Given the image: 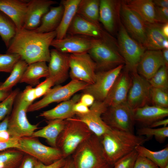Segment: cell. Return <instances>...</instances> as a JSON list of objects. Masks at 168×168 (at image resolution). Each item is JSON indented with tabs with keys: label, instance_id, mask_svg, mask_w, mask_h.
<instances>
[{
	"label": "cell",
	"instance_id": "cell-1",
	"mask_svg": "<svg viewBox=\"0 0 168 168\" xmlns=\"http://www.w3.org/2000/svg\"><path fill=\"white\" fill-rule=\"evenodd\" d=\"M56 30L40 33L22 29L17 30L7 48L6 53L19 55L28 64L40 61L49 62V49L56 36Z\"/></svg>",
	"mask_w": 168,
	"mask_h": 168
},
{
	"label": "cell",
	"instance_id": "cell-2",
	"mask_svg": "<svg viewBox=\"0 0 168 168\" xmlns=\"http://www.w3.org/2000/svg\"><path fill=\"white\" fill-rule=\"evenodd\" d=\"M99 138L105 158L112 167L118 160L148 139L133 133L112 129Z\"/></svg>",
	"mask_w": 168,
	"mask_h": 168
},
{
	"label": "cell",
	"instance_id": "cell-3",
	"mask_svg": "<svg viewBox=\"0 0 168 168\" xmlns=\"http://www.w3.org/2000/svg\"><path fill=\"white\" fill-rule=\"evenodd\" d=\"M75 168H112L104 156L100 138L93 134L71 156Z\"/></svg>",
	"mask_w": 168,
	"mask_h": 168
},
{
	"label": "cell",
	"instance_id": "cell-4",
	"mask_svg": "<svg viewBox=\"0 0 168 168\" xmlns=\"http://www.w3.org/2000/svg\"><path fill=\"white\" fill-rule=\"evenodd\" d=\"M88 53L96 63V70L98 71L108 70L120 65L125 64L114 39L92 38L91 47Z\"/></svg>",
	"mask_w": 168,
	"mask_h": 168
},
{
	"label": "cell",
	"instance_id": "cell-5",
	"mask_svg": "<svg viewBox=\"0 0 168 168\" xmlns=\"http://www.w3.org/2000/svg\"><path fill=\"white\" fill-rule=\"evenodd\" d=\"M65 120L56 143L57 147L65 159L71 156L77 147L93 134L84 123L75 116Z\"/></svg>",
	"mask_w": 168,
	"mask_h": 168
},
{
	"label": "cell",
	"instance_id": "cell-6",
	"mask_svg": "<svg viewBox=\"0 0 168 168\" xmlns=\"http://www.w3.org/2000/svg\"><path fill=\"white\" fill-rule=\"evenodd\" d=\"M119 25L118 46L125 61V69L131 73L137 72L138 63L146 49L129 35L121 21Z\"/></svg>",
	"mask_w": 168,
	"mask_h": 168
},
{
	"label": "cell",
	"instance_id": "cell-7",
	"mask_svg": "<svg viewBox=\"0 0 168 168\" xmlns=\"http://www.w3.org/2000/svg\"><path fill=\"white\" fill-rule=\"evenodd\" d=\"M30 105L25 102L19 93L14 102L11 114L9 116L8 130L12 138L31 137L38 124H32L28 120L26 112Z\"/></svg>",
	"mask_w": 168,
	"mask_h": 168
},
{
	"label": "cell",
	"instance_id": "cell-8",
	"mask_svg": "<svg viewBox=\"0 0 168 168\" xmlns=\"http://www.w3.org/2000/svg\"><path fill=\"white\" fill-rule=\"evenodd\" d=\"M89 85L82 81L72 80L65 85L56 86L50 89L41 99L31 105L27 112L37 111L53 103L69 100L77 92L83 91Z\"/></svg>",
	"mask_w": 168,
	"mask_h": 168
},
{
	"label": "cell",
	"instance_id": "cell-9",
	"mask_svg": "<svg viewBox=\"0 0 168 168\" xmlns=\"http://www.w3.org/2000/svg\"><path fill=\"white\" fill-rule=\"evenodd\" d=\"M18 150L29 155L46 165L64 158L61 151L57 148L46 146L36 137H22L19 138Z\"/></svg>",
	"mask_w": 168,
	"mask_h": 168
},
{
	"label": "cell",
	"instance_id": "cell-10",
	"mask_svg": "<svg viewBox=\"0 0 168 168\" xmlns=\"http://www.w3.org/2000/svg\"><path fill=\"white\" fill-rule=\"evenodd\" d=\"M101 118L112 129L133 133V110L126 102L108 107Z\"/></svg>",
	"mask_w": 168,
	"mask_h": 168
},
{
	"label": "cell",
	"instance_id": "cell-11",
	"mask_svg": "<svg viewBox=\"0 0 168 168\" xmlns=\"http://www.w3.org/2000/svg\"><path fill=\"white\" fill-rule=\"evenodd\" d=\"M69 74L72 80L93 84L95 80L96 65L88 53L70 54Z\"/></svg>",
	"mask_w": 168,
	"mask_h": 168
},
{
	"label": "cell",
	"instance_id": "cell-12",
	"mask_svg": "<svg viewBox=\"0 0 168 168\" xmlns=\"http://www.w3.org/2000/svg\"><path fill=\"white\" fill-rule=\"evenodd\" d=\"M124 67L122 64L108 70L96 72L94 83L89 84L83 90L84 93L91 95L96 101H103Z\"/></svg>",
	"mask_w": 168,
	"mask_h": 168
},
{
	"label": "cell",
	"instance_id": "cell-13",
	"mask_svg": "<svg viewBox=\"0 0 168 168\" xmlns=\"http://www.w3.org/2000/svg\"><path fill=\"white\" fill-rule=\"evenodd\" d=\"M132 83L126 103L132 110L143 107L150 102V91L152 86L148 81L137 72L131 73Z\"/></svg>",
	"mask_w": 168,
	"mask_h": 168
},
{
	"label": "cell",
	"instance_id": "cell-14",
	"mask_svg": "<svg viewBox=\"0 0 168 168\" xmlns=\"http://www.w3.org/2000/svg\"><path fill=\"white\" fill-rule=\"evenodd\" d=\"M107 107L103 101L95 100L89 108L90 111L88 113L76 114L75 117L84 123L93 134L100 137L111 129L101 118L102 114Z\"/></svg>",
	"mask_w": 168,
	"mask_h": 168
},
{
	"label": "cell",
	"instance_id": "cell-15",
	"mask_svg": "<svg viewBox=\"0 0 168 168\" xmlns=\"http://www.w3.org/2000/svg\"><path fill=\"white\" fill-rule=\"evenodd\" d=\"M120 14L122 23L133 39L143 45L145 39L146 23L121 1Z\"/></svg>",
	"mask_w": 168,
	"mask_h": 168
},
{
	"label": "cell",
	"instance_id": "cell-16",
	"mask_svg": "<svg viewBox=\"0 0 168 168\" xmlns=\"http://www.w3.org/2000/svg\"><path fill=\"white\" fill-rule=\"evenodd\" d=\"M92 38L78 35H69L61 39H54L50 46L64 53L70 54L88 53Z\"/></svg>",
	"mask_w": 168,
	"mask_h": 168
},
{
	"label": "cell",
	"instance_id": "cell-17",
	"mask_svg": "<svg viewBox=\"0 0 168 168\" xmlns=\"http://www.w3.org/2000/svg\"><path fill=\"white\" fill-rule=\"evenodd\" d=\"M132 83L131 74L125 69L117 78L104 103L108 107L126 103Z\"/></svg>",
	"mask_w": 168,
	"mask_h": 168
},
{
	"label": "cell",
	"instance_id": "cell-18",
	"mask_svg": "<svg viewBox=\"0 0 168 168\" xmlns=\"http://www.w3.org/2000/svg\"><path fill=\"white\" fill-rule=\"evenodd\" d=\"M71 35H78L91 38L111 39H114L105 31L100 25L86 20L76 14L67 32Z\"/></svg>",
	"mask_w": 168,
	"mask_h": 168
},
{
	"label": "cell",
	"instance_id": "cell-19",
	"mask_svg": "<svg viewBox=\"0 0 168 168\" xmlns=\"http://www.w3.org/2000/svg\"><path fill=\"white\" fill-rule=\"evenodd\" d=\"M70 54L62 53L54 49L50 50L48 66L49 76L55 84L64 82L69 76Z\"/></svg>",
	"mask_w": 168,
	"mask_h": 168
},
{
	"label": "cell",
	"instance_id": "cell-20",
	"mask_svg": "<svg viewBox=\"0 0 168 168\" xmlns=\"http://www.w3.org/2000/svg\"><path fill=\"white\" fill-rule=\"evenodd\" d=\"M121 2L114 0H100L99 21L109 33L115 31L119 18Z\"/></svg>",
	"mask_w": 168,
	"mask_h": 168
},
{
	"label": "cell",
	"instance_id": "cell-21",
	"mask_svg": "<svg viewBox=\"0 0 168 168\" xmlns=\"http://www.w3.org/2000/svg\"><path fill=\"white\" fill-rule=\"evenodd\" d=\"M56 2L51 0L29 1L23 28L34 30L40 25L43 16Z\"/></svg>",
	"mask_w": 168,
	"mask_h": 168
},
{
	"label": "cell",
	"instance_id": "cell-22",
	"mask_svg": "<svg viewBox=\"0 0 168 168\" xmlns=\"http://www.w3.org/2000/svg\"><path fill=\"white\" fill-rule=\"evenodd\" d=\"M165 65L161 50H146L138 65V73L149 80L162 66Z\"/></svg>",
	"mask_w": 168,
	"mask_h": 168
},
{
	"label": "cell",
	"instance_id": "cell-23",
	"mask_svg": "<svg viewBox=\"0 0 168 168\" xmlns=\"http://www.w3.org/2000/svg\"><path fill=\"white\" fill-rule=\"evenodd\" d=\"M29 1L0 0V11L15 24L17 31L23 29Z\"/></svg>",
	"mask_w": 168,
	"mask_h": 168
},
{
	"label": "cell",
	"instance_id": "cell-24",
	"mask_svg": "<svg viewBox=\"0 0 168 168\" xmlns=\"http://www.w3.org/2000/svg\"><path fill=\"white\" fill-rule=\"evenodd\" d=\"M135 122L145 126H149L153 122L168 116V108L147 105L133 110Z\"/></svg>",
	"mask_w": 168,
	"mask_h": 168
},
{
	"label": "cell",
	"instance_id": "cell-25",
	"mask_svg": "<svg viewBox=\"0 0 168 168\" xmlns=\"http://www.w3.org/2000/svg\"><path fill=\"white\" fill-rule=\"evenodd\" d=\"M81 95L76 94L68 100L62 102L50 110L43 111L40 114L46 119L66 120L74 117L76 115L73 110L74 105L79 101Z\"/></svg>",
	"mask_w": 168,
	"mask_h": 168
},
{
	"label": "cell",
	"instance_id": "cell-26",
	"mask_svg": "<svg viewBox=\"0 0 168 168\" xmlns=\"http://www.w3.org/2000/svg\"><path fill=\"white\" fill-rule=\"evenodd\" d=\"M161 25L146 23L145 41L142 45L147 50H161L168 48V38L163 35Z\"/></svg>",
	"mask_w": 168,
	"mask_h": 168
},
{
	"label": "cell",
	"instance_id": "cell-27",
	"mask_svg": "<svg viewBox=\"0 0 168 168\" xmlns=\"http://www.w3.org/2000/svg\"><path fill=\"white\" fill-rule=\"evenodd\" d=\"M81 0H62L61 2L64 10L60 24L56 30L55 39H61L67 35L68 29L77 14L78 4Z\"/></svg>",
	"mask_w": 168,
	"mask_h": 168
},
{
	"label": "cell",
	"instance_id": "cell-28",
	"mask_svg": "<svg viewBox=\"0 0 168 168\" xmlns=\"http://www.w3.org/2000/svg\"><path fill=\"white\" fill-rule=\"evenodd\" d=\"M123 2L146 23H156L155 5L152 0H126Z\"/></svg>",
	"mask_w": 168,
	"mask_h": 168
},
{
	"label": "cell",
	"instance_id": "cell-29",
	"mask_svg": "<svg viewBox=\"0 0 168 168\" xmlns=\"http://www.w3.org/2000/svg\"><path fill=\"white\" fill-rule=\"evenodd\" d=\"M63 10V7L61 3L58 6L51 7L42 17L39 26L34 30L40 33L55 31L61 22Z\"/></svg>",
	"mask_w": 168,
	"mask_h": 168
},
{
	"label": "cell",
	"instance_id": "cell-30",
	"mask_svg": "<svg viewBox=\"0 0 168 168\" xmlns=\"http://www.w3.org/2000/svg\"><path fill=\"white\" fill-rule=\"evenodd\" d=\"M48 121L46 126L35 131L32 136L44 138L51 147H57V140L64 128L66 120L54 119Z\"/></svg>",
	"mask_w": 168,
	"mask_h": 168
},
{
	"label": "cell",
	"instance_id": "cell-31",
	"mask_svg": "<svg viewBox=\"0 0 168 168\" xmlns=\"http://www.w3.org/2000/svg\"><path fill=\"white\" fill-rule=\"evenodd\" d=\"M49 72L46 62L40 61L28 64L20 82H24L31 86L37 85L42 77H48Z\"/></svg>",
	"mask_w": 168,
	"mask_h": 168
},
{
	"label": "cell",
	"instance_id": "cell-32",
	"mask_svg": "<svg viewBox=\"0 0 168 168\" xmlns=\"http://www.w3.org/2000/svg\"><path fill=\"white\" fill-rule=\"evenodd\" d=\"M100 3L99 0H81L77 14L91 22L100 24Z\"/></svg>",
	"mask_w": 168,
	"mask_h": 168
},
{
	"label": "cell",
	"instance_id": "cell-33",
	"mask_svg": "<svg viewBox=\"0 0 168 168\" xmlns=\"http://www.w3.org/2000/svg\"><path fill=\"white\" fill-rule=\"evenodd\" d=\"M135 150L138 155L148 159L159 168H163L168 165V146L160 150L154 151L139 145L135 147Z\"/></svg>",
	"mask_w": 168,
	"mask_h": 168
},
{
	"label": "cell",
	"instance_id": "cell-34",
	"mask_svg": "<svg viewBox=\"0 0 168 168\" xmlns=\"http://www.w3.org/2000/svg\"><path fill=\"white\" fill-rule=\"evenodd\" d=\"M25 154L14 148L0 152V168H17Z\"/></svg>",
	"mask_w": 168,
	"mask_h": 168
},
{
	"label": "cell",
	"instance_id": "cell-35",
	"mask_svg": "<svg viewBox=\"0 0 168 168\" xmlns=\"http://www.w3.org/2000/svg\"><path fill=\"white\" fill-rule=\"evenodd\" d=\"M28 65L25 61L20 59L14 67L8 77L0 84V89L11 91L12 88L20 82Z\"/></svg>",
	"mask_w": 168,
	"mask_h": 168
},
{
	"label": "cell",
	"instance_id": "cell-36",
	"mask_svg": "<svg viewBox=\"0 0 168 168\" xmlns=\"http://www.w3.org/2000/svg\"><path fill=\"white\" fill-rule=\"evenodd\" d=\"M17 31L12 20L0 11V36L7 48Z\"/></svg>",
	"mask_w": 168,
	"mask_h": 168
},
{
	"label": "cell",
	"instance_id": "cell-37",
	"mask_svg": "<svg viewBox=\"0 0 168 168\" xmlns=\"http://www.w3.org/2000/svg\"><path fill=\"white\" fill-rule=\"evenodd\" d=\"M168 68L165 65L161 67L148 81L153 87L159 88L168 91Z\"/></svg>",
	"mask_w": 168,
	"mask_h": 168
},
{
	"label": "cell",
	"instance_id": "cell-38",
	"mask_svg": "<svg viewBox=\"0 0 168 168\" xmlns=\"http://www.w3.org/2000/svg\"><path fill=\"white\" fill-rule=\"evenodd\" d=\"M137 133V135L141 136H146L149 137L154 136L156 140L162 142L168 137V127L154 128L144 126L138 129Z\"/></svg>",
	"mask_w": 168,
	"mask_h": 168
},
{
	"label": "cell",
	"instance_id": "cell-39",
	"mask_svg": "<svg viewBox=\"0 0 168 168\" xmlns=\"http://www.w3.org/2000/svg\"><path fill=\"white\" fill-rule=\"evenodd\" d=\"M150 96V102L153 105L168 108V91L159 88L152 87Z\"/></svg>",
	"mask_w": 168,
	"mask_h": 168
},
{
	"label": "cell",
	"instance_id": "cell-40",
	"mask_svg": "<svg viewBox=\"0 0 168 168\" xmlns=\"http://www.w3.org/2000/svg\"><path fill=\"white\" fill-rule=\"evenodd\" d=\"M21 59L16 54H0V72L10 73L16 64Z\"/></svg>",
	"mask_w": 168,
	"mask_h": 168
},
{
	"label": "cell",
	"instance_id": "cell-41",
	"mask_svg": "<svg viewBox=\"0 0 168 168\" xmlns=\"http://www.w3.org/2000/svg\"><path fill=\"white\" fill-rule=\"evenodd\" d=\"M19 92L18 89L12 91L7 98L0 102V122L12 111L13 106Z\"/></svg>",
	"mask_w": 168,
	"mask_h": 168
},
{
	"label": "cell",
	"instance_id": "cell-42",
	"mask_svg": "<svg viewBox=\"0 0 168 168\" xmlns=\"http://www.w3.org/2000/svg\"><path fill=\"white\" fill-rule=\"evenodd\" d=\"M138 154L134 150L118 160L114 164V168H133Z\"/></svg>",
	"mask_w": 168,
	"mask_h": 168
},
{
	"label": "cell",
	"instance_id": "cell-43",
	"mask_svg": "<svg viewBox=\"0 0 168 168\" xmlns=\"http://www.w3.org/2000/svg\"><path fill=\"white\" fill-rule=\"evenodd\" d=\"M55 84L54 81L49 77L46 78L44 81L40 83L35 88L36 99L44 96Z\"/></svg>",
	"mask_w": 168,
	"mask_h": 168
},
{
	"label": "cell",
	"instance_id": "cell-44",
	"mask_svg": "<svg viewBox=\"0 0 168 168\" xmlns=\"http://www.w3.org/2000/svg\"><path fill=\"white\" fill-rule=\"evenodd\" d=\"M9 116L5 117L0 122V142H5L9 140L12 137L8 131V123Z\"/></svg>",
	"mask_w": 168,
	"mask_h": 168
},
{
	"label": "cell",
	"instance_id": "cell-45",
	"mask_svg": "<svg viewBox=\"0 0 168 168\" xmlns=\"http://www.w3.org/2000/svg\"><path fill=\"white\" fill-rule=\"evenodd\" d=\"M133 168H159V167L148 159L138 155Z\"/></svg>",
	"mask_w": 168,
	"mask_h": 168
},
{
	"label": "cell",
	"instance_id": "cell-46",
	"mask_svg": "<svg viewBox=\"0 0 168 168\" xmlns=\"http://www.w3.org/2000/svg\"><path fill=\"white\" fill-rule=\"evenodd\" d=\"M156 23L163 24L168 23V8L155 6Z\"/></svg>",
	"mask_w": 168,
	"mask_h": 168
},
{
	"label": "cell",
	"instance_id": "cell-47",
	"mask_svg": "<svg viewBox=\"0 0 168 168\" xmlns=\"http://www.w3.org/2000/svg\"><path fill=\"white\" fill-rule=\"evenodd\" d=\"M20 95L22 99L30 105L36 99L35 88L30 85L27 86Z\"/></svg>",
	"mask_w": 168,
	"mask_h": 168
},
{
	"label": "cell",
	"instance_id": "cell-48",
	"mask_svg": "<svg viewBox=\"0 0 168 168\" xmlns=\"http://www.w3.org/2000/svg\"><path fill=\"white\" fill-rule=\"evenodd\" d=\"M11 148H16L18 149L20 148L19 138H12L7 141L0 142V152Z\"/></svg>",
	"mask_w": 168,
	"mask_h": 168
},
{
	"label": "cell",
	"instance_id": "cell-49",
	"mask_svg": "<svg viewBox=\"0 0 168 168\" xmlns=\"http://www.w3.org/2000/svg\"><path fill=\"white\" fill-rule=\"evenodd\" d=\"M37 161L34 157L25 154L17 168H35Z\"/></svg>",
	"mask_w": 168,
	"mask_h": 168
},
{
	"label": "cell",
	"instance_id": "cell-50",
	"mask_svg": "<svg viewBox=\"0 0 168 168\" xmlns=\"http://www.w3.org/2000/svg\"><path fill=\"white\" fill-rule=\"evenodd\" d=\"M66 158H62L51 164L46 165L37 161L35 168H59L64 164Z\"/></svg>",
	"mask_w": 168,
	"mask_h": 168
},
{
	"label": "cell",
	"instance_id": "cell-51",
	"mask_svg": "<svg viewBox=\"0 0 168 168\" xmlns=\"http://www.w3.org/2000/svg\"><path fill=\"white\" fill-rule=\"evenodd\" d=\"M73 110L76 114H83L88 113L90 109L89 107L79 101L74 105Z\"/></svg>",
	"mask_w": 168,
	"mask_h": 168
},
{
	"label": "cell",
	"instance_id": "cell-52",
	"mask_svg": "<svg viewBox=\"0 0 168 168\" xmlns=\"http://www.w3.org/2000/svg\"><path fill=\"white\" fill-rule=\"evenodd\" d=\"M95 101L94 96L88 93H84L81 95L80 101L88 107H90Z\"/></svg>",
	"mask_w": 168,
	"mask_h": 168
},
{
	"label": "cell",
	"instance_id": "cell-53",
	"mask_svg": "<svg viewBox=\"0 0 168 168\" xmlns=\"http://www.w3.org/2000/svg\"><path fill=\"white\" fill-rule=\"evenodd\" d=\"M168 124V119H162L158 120L152 123L149 126L151 128H154L155 127L163 126L166 127Z\"/></svg>",
	"mask_w": 168,
	"mask_h": 168
},
{
	"label": "cell",
	"instance_id": "cell-54",
	"mask_svg": "<svg viewBox=\"0 0 168 168\" xmlns=\"http://www.w3.org/2000/svg\"><path fill=\"white\" fill-rule=\"evenodd\" d=\"M153 2L156 6L168 8V0H155Z\"/></svg>",
	"mask_w": 168,
	"mask_h": 168
},
{
	"label": "cell",
	"instance_id": "cell-55",
	"mask_svg": "<svg viewBox=\"0 0 168 168\" xmlns=\"http://www.w3.org/2000/svg\"><path fill=\"white\" fill-rule=\"evenodd\" d=\"M59 168H75L71 156L66 158L64 164Z\"/></svg>",
	"mask_w": 168,
	"mask_h": 168
},
{
	"label": "cell",
	"instance_id": "cell-56",
	"mask_svg": "<svg viewBox=\"0 0 168 168\" xmlns=\"http://www.w3.org/2000/svg\"><path fill=\"white\" fill-rule=\"evenodd\" d=\"M11 91L0 89V101H2L7 98Z\"/></svg>",
	"mask_w": 168,
	"mask_h": 168
},
{
	"label": "cell",
	"instance_id": "cell-57",
	"mask_svg": "<svg viewBox=\"0 0 168 168\" xmlns=\"http://www.w3.org/2000/svg\"><path fill=\"white\" fill-rule=\"evenodd\" d=\"M162 56L165 66L168 68V49H162Z\"/></svg>",
	"mask_w": 168,
	"mask_h": 168
},
{
	"label": "cell",
	"instance_id": "cell-58",
	"mask_svg": "<svg viewBox=\"0 0 168 168\" xmlns=\"http://www.w3.org/2000/svg\"><path fill=\"white\" fill-rule=\"evenodd\" d=\"M161 30L164 36L168 38V23L161 25Z\"/></svg>",
	"mask_w": 168,
	"mask_h": 168
},
{
	"label": "cell",
	"instance_id": "cell-59",
	"mask_svg": "<svg viewBox=\"0 0 168 168\" xmlns=\"http://www.w3.org/2000/svg\"><path fill=\"white\" fill-rule=\"evenodd\" d=\"M159 168H160L159 167ZM163 168H168V165H167V166H166V167Z\"/></svg>",
	"mask_w": 168,
	"mask_h": 168
}]
</instances>
